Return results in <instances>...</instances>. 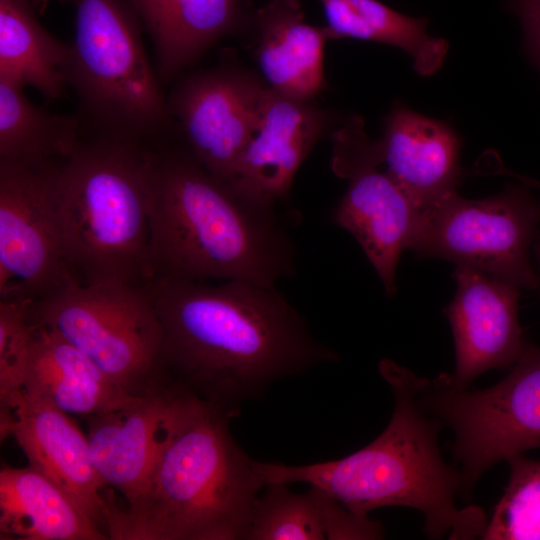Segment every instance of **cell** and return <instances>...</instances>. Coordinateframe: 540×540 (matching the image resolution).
<instances>
[{
    "label": "cell",
    "mask_w": 540,
    "mask_h": 540,
    "mask_svg": "<svg viewBox=\"0 0 540 540\" xmlns=\"http://www.w3.org/2000/svg\"><path fill=\"white\" fill-rule=\"evenodd\" d=\"M330 39L352 38L395 46L408 53L415 71L431 76L442 66L449 44L427 33V18L402 14L378 0H320Z\"/></svg>",
    "instance_id": "cell-23"
},
{
    "label": "cell",
    "mask_w": 540,
    "mask_h": 540,
    "mask_svg": "<svg viewBox=\"0 0 540 540\" xmlns=\"http://www.w3.org/2000/svg\"><path fill=\"white\" fill-rule=\"evenodd\" d=\"M0 436H13L29 466L57 485L106 534V487L95 469L88 437L68 413L21 391L0 409Z\"/></svg>",
    "instance_id": "cell-14"
},
{
    "label": "cell",
    "mask_w": 540,
    "mask_h": 540,
    "mask_svg": "<svg viewBox=\"0 0 540 540\" xmlns=\"http://www.w3.org/2000/svg\"><path fill=\"white\" fill-rule=\"evenodd\" d=\"M509 480L481 535L484 540H540V461L507 459Z\"/></svg>",
    "instance_id": "cell-26"
},
{
    "label": "cell",
    "mask_w": 540,
    "mask_h": 540,
    "mask_svg": "<svg viewBox=\"0 0 540 540\" xmlns=\"http://www.w3.org/2000/svg\"><path fill=\"white\" fill-rule=\"evenodd\" d=\"M265 87L218 67L187 77L167 97L171 119L190 154L230 183L259 121Z\"/></svg>",
    "instance_id": "cell-12"
},
{
    "label": "cell",
    "mask_w": 540,
    "mask_h": 540,
    "mask_svg": "<svg viewBox=\"0 0 540 540\" xmlns=\"http://www.w3.org/2000/svg\"><path fill=\"white\" fill-rule=\"evenodd\" d=\"M515 175H516L515 178H517L519 181L527 184L531 188H535V189L540 190V181L529 178V177H526V176H523V175H520V174H514V176Z\"/></svg>",
    "instance_id": "cell-31"
},
{
    "label": "cell",
    "mask_w": 540,
    "mask_h": 540,
    "mask_svg": "<svg viewBox=\"0 0 540 540\" xmlns=\"http://www.w3.org/2000/svg\"><path fill=\"white\" fill-rule=\"evenodd\" d=\"M520 181L477 200L458 192L421 211L411 250L423 258L465 265L520 289L539 288L532 250L540 199Z\"/></svg>",
    "instance_id": "cell-9"
},
{
    "label": "cell",
    "mask_w": 540,
    "mask_h": 540,
    "mask_svg": "<svg viewBox=\"0 0 540 540\" xmlns=\"http://www.w3.org/2000/svg\"><path fill=\"white\" fill-rule=\"evenodd\" d=\"M233 419L195 400L133 501L105 490L110 540H246L265 484L230 431Z\"/></svg>",
    "instance_id": "cell-4"
},
{
    "label": "cell",
    "mask_w": 540,
    "mask_h": 540,
    "mask_svg": "<svg viewBox=\"0 0 540 540\" xmlns=\"http://www.w3.org/2000/svg\"><path fill=\"white\" fill-rule=\"evenodd\" d=\"M23 88L0 76V159L65 160L81 140L80 120L38 107Z\"/></svg>",
    "instance_id": "cell-24"
},
{
    "label": "cell",
    "mask_w": 540,
    "mask_h": 540,
    "mask_svg": "<svg viewBox=\"0 0 540 540\" xmlns=\"http://www.w3.org/2000/svg\"><path fill=\"white\" fill-rule=\"evenodd\" d=\"M326 540H376L384 538L380 522L359 515L320 489Z\"/></svg>",
    "instance_id": "cell-28"
},
{
    "label": "cell",
    "mask_w": 540,
    "mask_h": 540,
    "mask_svg": "<svg viewBox=\"0 0 540 540\" xmlns=\"http://www.w3.org/2000/svg\"><path fill=\"white\" fill-rule=\"evenodd\" d=\"M196 398L169 387L103 414L83 417L97 474L130 503Z\"/></svg>",
    "instance_id": "cell-15"
},
{
    "label": "cell",
    "mask_w": 540,
    "mask_h": 540,
    "mask_svg": "<svg viewBox=\"0 0 540 540\" xmlns=\"http://www.w3.org/2000/svg\"><path fill=\"white\" fill-rule=\"evenodd\" d=\"M148 33L162 86L231 32L238 0H126Z\"/></svg>",
    "instance_id": "cell-20"
},
{
    "label": "cell",
    "mask_w": 540,
    "mask_h": 540,
    "mask_svg": "<svg viewBox=\"0 0 540 540\" xmlns=\"http://www.w3.org/2000/svg\"><path fill=\"white\" fill-rule=\"evenodd\" d=\"M1 540H106L74 501L28 466L0 470Z\"/></svg>",
    "instance_id": "cell-21"
},
{
    "label": "cell",
    "mask_w": 540,
    "mask_h": 540,
    "mask_svg": "<svg viewBox=\"0 0 540 540\" xmlns=\"http://www.w3.org/2000/svg\"><path fill=\"white\" fill-rule=\"evenodd\" d=\"M426 413L453 432L450 444L469 499L491 467L540 448V347L529 344L509 373L484 389H455L440 375L426 380L419 397Z\"/></svg>",
    "instance_id": "cell-8"
},
{
    "label": "cell",
    "mask_w": 540,
    "mask_h": 540,
    "mask_svg": "<svg viewBox=\"0 0 540 540\" xmlns=\"http://www.w3.org/2000/svg\"><path fill=\"white\" fill-rule=\"evenodd\" d=\"M75 11L65 77L82 130L92 136L158 144L175 127L147 57L138 17L126 0H60Z\"/></svg>",
    "instance_id": "cell-6"
},
{
    "label": "cell",
    "mask_w": 540,
    "mask_h": 540,
    "mask_svg": "<svg viewBox=\"0 0 540 540\" xmlns=\"http://www.w3.org/2000/svg\"><path fill=\"white\" fill-rule=\"evenodd\" d=\"M256 22V59L269 88L311 101L326 84V28L306 22L300 0H270L257 10Z\"/></svg>",
    "instance_id": "cell-18"
},
{
    "label": "cell",
    "mask_w": 540,
    "mask_h": 540,
    "mask_svg": "<svg viewBox=\"0 0 540 540\" xmlns=\"http://www.w3.org/2000/svg\"><path fill=\"white\" fill-rule=\"evenodd\" d=\"M378 371L393 394L394 410L377 438L337 460L307 465L254 460L257 474L265 485L317 487L363 516L385 506L416 509L424 517L423 530L430 539L481 537L488 518L476 505L457 506L459 469L441 455L442 424L419 403L427 379L389 358L379 361Z\"/></svg>",
    "instance_id": "cell-3"
},
{
    "label": "cell",
    "mask_w": 540,
    "mask_h": 540,
    "mask_svg": "<svg viewBox=\"0 0 540 540\" xmlns=\"http://www.w3.org/2000/svg\"><path fill=\"white\" fill-rule=\"evenodd\" d=\"M69 56L70 44L40 24L31 0H0V76L57 100L68 87Z\"/></svg>",
    "instance_id": "cell-22"
},
{
    "label": "cell",
    "mask_w": 540,
    "mask_h": 540,
    "mask_svg": "<svg viewBox=\"0 0 540 540\" xmlns=\"http://www.w3.org/2000/svg\"><path fill=\"white\" fill-rule=\"evenodd\" d=\"M62 161L0 159V297L35 301L76 282L58 203Z\"/></svg>",
    "instance_id": "cell-10"
},
{
    "label": "cell",
    "mask_w": 540,
    "mask_h": 540,
    "mask_svg": "<svg viewBox=\"0 0 540 540\" xmlns=\"http://www.w3.org/2000/svg\"><path fill=\"white\" fill-rule=\"evenodd\" d=\"M363 127L355 117L333 136L332 170L348 180V187L332 220L355 238L385 294L393 297L397 265L411 248L421 212L391 175L378 169L383 164L379 141L369 139Z\"/></svg>",
    "instance_id": "cell-11"
},
{
    "label": "cell",
    "mask_w": 540,
    "mask_h": 540,
    "mask_svg": "<svg viewBox=\"0 0 540 540\" xmlns=\"http://www.w3.org/2000/svg\"><path fill=\"white\" fill-rule=\"evenodd\" d=\"M268 483L253 508L246 540H326L320 489L297 494Z\"/></svg>",
    "instance_id": "cell-25"
},
{
    "label": "cell",
    "mask_w": 540,
    "mask_h": 540,
    "mask_svg": "<svg viewBox=\"0 0 540 540\" xmlns=\"http://www.w3.org/2000/svg\"><path fill=\"white\" fill-rule=\"evenodd\" d=\"M506 7L519 18L525 53L540 74V0H508Z\"/></svg>",
    "instance_id": "cell-29"
},
{
    "label": "cell",
    "mask_w": 540,
    "mask_h": 540,
    "mask_svg": "<svg viewBox=\"0 0 540 540\" xmlns=\"http://www.w3.org/2000/svg\"><path fill=\"white\" fill-rule=\"evenodd\" d=\"M29 319L86 355L136 398L168 389L162 325L145 284L72 282L30 302Z\"/></svg>",
    "instance_id": "cell-7"
},
{
    "label": "cell",
    "mask_w": 540,
    "mask_h": 540,
    "mask_svg": "<svg viewBox=\"0 0 540 540\" xmlns=\"http://www.w3.org/2000/svg\"><path fill=\"white\" fill-rule=\"evenodd\" d=\"M453 276L456 292L444 311L455 368L439 375L452 388L465 389L486 371L511 368L530 343L518 318L520 288L465 265H456Z\"/></svg>",
    "instance_id": "cell-13"
},
{
    "label": "cell",
    "mask_w": 540,
    "mask_h": 540,
    "mask_svg": "<svg viewBox=\"0 0 540 540\" xmlns=\"http://www.w3.org/2000/svg\"><path fill=\"white\" fill-rule=\"evenodd\" d=\"M378 141L386 171L420 212L457 192L461 140L447 122L396 103Z\"/></svg>",
    "instance_id": "cell-17"
},
{
    "label": "cell",
    "mask_w": 540,
    "mask_h": 540,
    "mask_svg": "<svg viewBox=\"0 0 540 540\" xmlns=\"http://www.w3.org/2000/svg\"><path fill=\"white\" fill-rule=\"evenodd\" d=\"M149 223L147 282L277 287L297 273V249L276 205L217 179L186 148L154 145Z\"/></svg>",
    "instance_id": "cell-2"
},
{
    "label": "cell",
    "mask_w": 540,
    "mask_h": 540,
    "mask_svg": "<svg viewBox=\"0 0 540 540\" xmlns=\"http://www.w3.org/2000/svg\"><path fill=\"white\" fill-rule=\"evenodd\" d=\"M533 252H534V256L536 260V263L534 264L537 271V275L539 279V287H540V229H539L538 236L533 247Z\"/></svg>",
    "instance_id": "cell-30"
},
{
    "label": "cell",
    "mask_w": 540,
    "mask_h": 540,
    "mask_svg": "<svg viewBox=\"0 0 540 540\" xmlns=\"http://www.w3.org/2000/svg\"><path fill=\"white\" fill-rule=\"evenodd\" d=\"M154 145L92 136L60 165L66 259L81 284H145Z\"/></svg>",
    "instance_id": "cell-5"
},
{
    "label": "cell",
    "mask_w": 540,
    "mask_h": 540,
    "mask_svg": "<svg viewBox=\"0 0 540 540\" xmlns=\"http://www.w3.org/2000/svg\"><path fill=\"white\" fill-rule=\"evenodd\" d=\"M325 129V115L310 101L266 88L257 129L230 184L254 199L277 205Z\"/></svg>",
    "instance_id": "cell-16"
},
{
    "label": "cell",
    "mask_w": 540,
    "mask_h": 540,
    "mask_svg": "<svg viewBox=\"0 0 540 540\" xmlns=\"http://www.w3.org/2000/svg\"><path fill=\"white\" fill-rule=\"evenodd\" d=\"M34 326L24 393L81 417L117 410L136 399L57 333Z\"/></svg>",
    "instance_id": "cell-19"
},
{
    "label": "cell",
    "mask_w": 540,
    "mask_h": 540,
    "mask_svg": "<svg viewBox=\"0 0 540 540\" xmlns=\"http://www.w3.org/2000/svg\"><path fill=\"white\" fill-rule=\"evenodd\" d=\"M146 285L162 325L169 386L232 418L274 382L338 358L277 287L238 279Z\"/></svg>",
    "instance_id": "cell-1"
},
{
    "label": "cell",
    "mask_w": 540,
    "mask_h": 540,
    "mask_svg": "<svg viewBox=\"0 0 540 540\" xmlns=\"http://www.w3.org/2000/svg\"><path fill=\"white\" fill-rule=\"evenodd\" d=\"M30 302L0 300V409L23 389L35 332L29 319Z\"/></svg>",
    "instance_id": "cell-27"
}]
</instances>
